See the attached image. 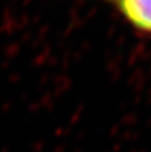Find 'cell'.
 Masks as SVG:
<instances>
[{"mask_svg": "<svg viewBox=\"0 0 151 152\" xmlns=\"http://www.w3.org/2000/svg\"><path fill=\"white\" fill-rule=\"evenodd\" d=\"M122 15L142 31L151 32V0H118Z\"/></svg>", "mask_w": 151, "mask_h": 152, "instance_id": "6da1fadb", "label": "cell"}]
</instances>
